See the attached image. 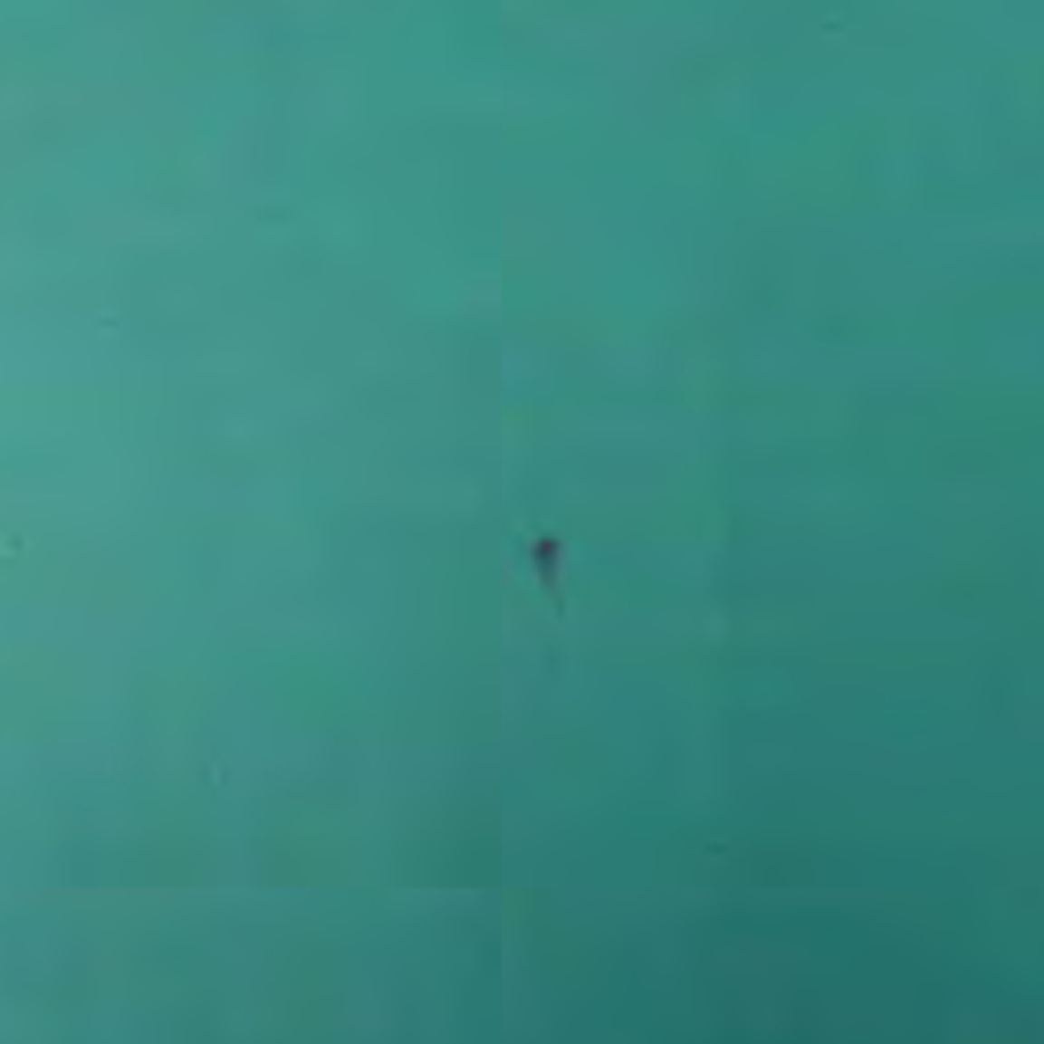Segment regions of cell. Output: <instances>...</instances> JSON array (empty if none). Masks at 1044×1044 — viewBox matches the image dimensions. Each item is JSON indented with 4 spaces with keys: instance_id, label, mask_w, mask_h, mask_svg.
I'll use <instances>...</instances> for the list:
<instances>
[{
    "instance_id": "cell-1",
    "label": "cell",
    "mask_w": 1044,
    "mask_h": 1044,
    "mask_svg": "<svg viewBox=\"0 0 1044 1044\" xmlns=\"http://www.w3.org/2000/svg\"><path fill=\"white\" fill-rule=\"evenodd\" d=\"M531 563H535V571L543 576L547 592H555V588H560V579H555V568H560V543H551V539H539V543H535V555H531Z\"/></svg>"
}]
</instances>
